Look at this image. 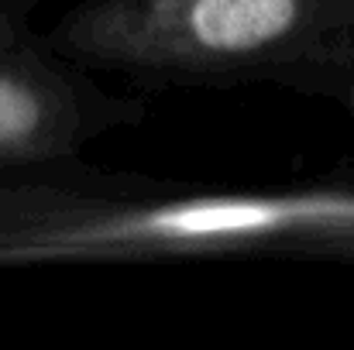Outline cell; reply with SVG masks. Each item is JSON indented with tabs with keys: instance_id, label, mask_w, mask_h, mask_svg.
Here are the masks:
<instances>
[{
	"instance_id": "cell-1",
	"label": "cell",
	"mask_w": 354,
	"mask_h": 350,
	"mask_svg": "<svg viewBox=\"0 0 354 350\" xmlns=\"http://www.w3.org/2000/svg\"><path fill=\"white\" fill-rule=\"evenodd\" d=\"M354 0H90L55 31L62 52L155 76H254L324 52Z\"/></svg>"
},
{
	"instance_id": "cell-2",
	"label": "cell",
	"mask_w": 354,
	"mask_h": 350,
	"mask_svg": "<svg viewBox=\"0 0 354 350\" xmlns=\"http://www.w3.org/2000/svg\"><path fill=\"white\" fill-rule=\"evenodd\" d=\"M86 137L76 90L41 59L0 48V168L45 162Z\"/></svg>"
},
{
	"instance_id": "cell-3",
	"label": "cell",
	"mask_w": 354,
	"mask_h": 350,
	"mask_svg": "<svg viewBox=\"0 0 354 350\" xmlns=\"http://www.w3.org/2000/svg\"><path fill=\"white\" fill-rule=\"evenodd\" d=\"M351 107H354V86H351Z\"/></svg>"
}]
</instances>
